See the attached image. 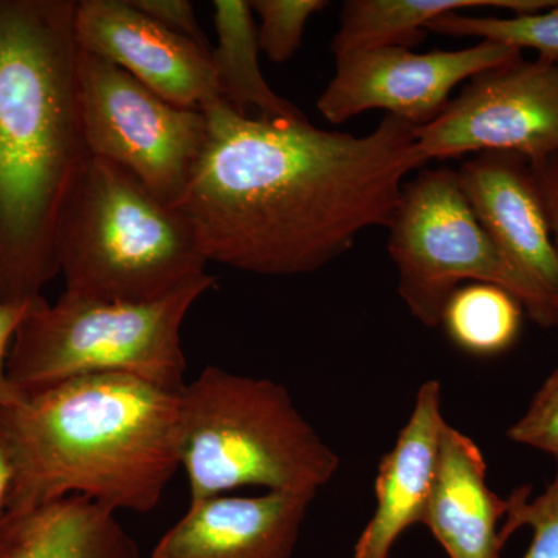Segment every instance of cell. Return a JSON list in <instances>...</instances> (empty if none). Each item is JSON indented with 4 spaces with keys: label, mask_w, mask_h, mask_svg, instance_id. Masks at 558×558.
<instances>
[{
    "label": "cell",
    "mask_w": 558,
    "mask_h": 558,
    "mask_svg": "<svg viewBox=\"0 0 558 558\" xmlns=\"http://www.w3.org/2000/svg\"><path fill=\"white\" fill-rule=\"evenodd\" d=\"M207 143L178 205L208 263L295 277L325 269L374 227L388 229L403 180L427 167L416 128L385 116L363 137L310 120L204 109Z\"/></svg>",
    "instance_id": "1"
},
{
    "label": "cell",
    "mask_w": 558,
    "mask_h": 558,
    "mask_svg": "<svg viewBox=\"0 0 558 558\" xmlns=\"http://www.w3.org/2000/svg\"><path fill=\"white\" fill-rule=\"evenodd\" d=\"M73 0H0V303L60 275L54 233L90 159Z\"/></svg>",
    "instance_id": "2"
},
{
    "label": "cell",
    "mask_w": 558,
    "mask_h": 558,
    "mask_svg": "<svg viewBox=\"0 0 558 558\" xmlns=\"http://www.w3.org/2000/svg\"><path fill=\"white\" fill-rule=\"evenodd\" d=\"M0 418L13 464L5 512L69 495L150 512L180 468L179 392L130 374L51 385Z\"/></svg>",
    "instance_id": "3"
},
{
    "label": "cell",
    "mask_w": 558,
    "mask_h": 558,
    "mask_svg": "<svg viewBox=\"0 0 558 558\" xmlns=\"http://www.w3.org/2000/svg\"><path fill=\"white\" fill-rule=\"evenodd\" d=\"M54 255L65 292L105 303H153L208 277L185 213L95 156L62 205Z\"/></svg>",
    "instance_id": "4"
},
{
    "label": "cell",
    "mask_w": 558,
    "mask_h": 558,
    "mask_svg": "<svg viewBox=\"0 0 558 558\" xmlns=\"http://www.w3.org/2000/svg\"><path fill=\"white\" fill-rule=\"evenodd\" d=\"M179 457L191 501L240 487L317 495L340 469L284 385L213 365L180 389Z\"/></svg>",
    "instance_id": "5"
},
{
    "label": "cell",
    "mask_w": 558,
    "mask_h": 558,
    "mask_svg": "<svg viewBox=\"0 0 558 558\" xmlns=\"http://www.w3.org/2000/svg\"><path fill=\"white\" fill-rule=\"evenodd\" d=\"M216 284L207 278L153 303H105L64 292L33 307L9 355L10 380L27 396L98 374H130L180 392L189 368L182 326L193 304Z\"/></svg>",
    "instance_id": "6"
},
{
    "label": "cell",
    "mask_w": 558,
    "mask_h": 558,
    "mask_svg": "<svg viewBox=\"0 0 558 558\" xmlns=\"http://www.w3.org/2000/svg\"><path fill=\"white\" fill-rule=\"evenodd\" d=\"M388 230L400 299L421 325L438 328L447 301L464 281L506 290L532 322L537 318L534 296L481 226L457 170L424 168L403 183Z\"/></svg>",
    "instance_id": "7"
},
{
    "label": "cell",
    "mask_w": 558,
    "mask_h": 558,
    "mask_svg": "<svg viewBox=\"0 0 558 558\" xmlns=\"http://www.w3.org/2000/svg\"><path fill=\"white\" fill-rule=\"evenodd\" d=\"M78 78L92 156L112 161L178 207L207 143L204 110L171 105L119 65L83 50Z\"/></svg>",
    "instance_id": "8"
},
{
    "label": "cell",
    "mask_w": 558,
    "mask_h": 558,
    "mask_svg": "<svg viewBox=\"0 0 558 558\" xmlns=\"http://www.w3.org/2000/svg\"><path fill=\"white\" fill-rule=\"evenodd\" d=\"M425 160L508 153L529 161L558 156V60H519L469 81L432 123L416 130Z\"/></svg>",
    "instance_id": "9"
},
{
    "label": "cell",
    "mask_w": 558,
    "mask_h": 558,
    "mask_svg": "<svg viewBox=\"0 0 558 558\" xmlns=\"http://www.w3.org/2000/svg\"><path fill=\"white\" fill-rule=\"evenodd\" d=\"M519 58L521 50L494 40L427 53L405 47L355 51L337 58L317 109L332 124L380 109L417 130L438 119L462 81Z\"/></svg>",
    "instance_id": "10"
},
{
    "label": "cell",
    "mask_w": 558,
    "mask_h": 558,
    "mask_svg": "<svg viewBox=\"0 0 558 558\" xmlns=\"http://www.w3.org/2000/svg\"><path fill=\"white\" fill-rule=\"evenodd\" d=\"M457 171L481 226L534 296L535 323L558 328V248L531 163L517 154L483 153Z\"/></svg>",
    "instance_id": "11"
},
{
    "label": "cell",
    "mask_w": 558,
    "mask_h": 558,
    "mask_svg": "<svg viewBox=\"0 0 558 558\" xmlns=\"http://www.w3.org/2000/svg\"><path fill=\"white\" fill-rule=\"evenodd\" d=\"M80 50L119 65L171 105L204 110L222 100L211 47L167 31L131 0H81L75 10Z\"/></svg>",
    "instance_id": "12"
},
{
    "label": "cell",
    "mask_w": 558,
    "mask_h": 558,
    "mask_svg": "<svg viewBox=\"0 0 558 558\" xmlns=\"http://www.w3.org/2000/svg\"><path fill=\"white\" fill-rule=\"evenodd\" d=\"M315 497L266 492L191 501L185 515L159 539L153 558H292Z\"/></svg>",
    "instance_id": "13"
},
{
    "label": "cell",
    "mask_w": 558,
    "mask_h": 558,
    "mask_svg": "<svg viewBox=\"0 0 558 558\" xmlns=\"http://www.w3.org/2000/svg\"><path fill=\"white\" fill-rule=\"evenodd\" d=\"M438 380L418 388L409 422L395 447L381 458L376 478V510L354 549V558H389L400 535L422 523L438 469L447 421Z\"/></svg>",
    "instance_id": "14"
},
{
    "label": "cell",
    "mask_w": 558,
    "mask_h": 558,
    "mask_svg": "<svg viewBox=\"0 0 558 558\" xmlns=\"http://www.w3.org/2000/svg\"><path fill=\"white\" fill-rule=\"evenodd\" d=\"M508 501L487 484V464L475 440L447 424L440 438L425 524L450 558H499V520Z\"/></svg>",
    "instance_id": "15"
},
{
    "label": "cell",
    "mask_w": 558,
    "mask_h": 558,
    "mask_svg": "<svg viewBox=\"0 0 558 558\" xmlns=\"http://www.w3.org/2000/svg\"><path fill=\"white\" fill-rule=\"evenodd\" d=\"M0 558H140V549L119 512L69 495L3 513Z\"/></svg>",
    "instance_id": "16"
},
{
    "label": "cell",
    "mask_w": 558,
    "mask_h": 558,
    "mask_svg": "<svg viewBox=\"0 0 558 558\" xmlns=\"http://www.w3.org/2000/svg\"><path fill=\"white\" fill-rule=\"evenodd\" d=\"M550 0H349L343 3L340 27L330 50L333 58L355 51L411 47L424 39L429 22L459 10L492 7L513 14L550 9Z\"/></svg>",
    "instance_id": "17"
},
{
    "label": "cell",
    "mask_w": 558,
    "mask_h": 558,
    "mask_svg": "<svg viewBox=\"0 0 558 558\" xmlns=\"http://www.w3.org/2000/svg\"><path fill=\"white\" fill-rule=\"evenodd\" d=\"M213 5L218 43L211 49V60L222 101L245 117L255 109L263 120L306 119L271 89L260 72L258 32L250 2L216 0Z\"/></svg>",
    "instance_id": "18"
},
{
    "label": "cell",
    "mask_w": 558,
    "mask_h": 558,
    "mask_svg": "<svg viewBox=\"0 0 558 558\" xmlns=\"http://www.w3.org/2000/svg\"><path fill=\"white\" fill-rule=\"evenodd\" d=\"M523 312L506 290L475 282L454 290L440 325L462 351L490 357L508 351L519 339Z\"/></svg>",
    "instance_id": "19"
},
{
    "label": "cell",
    "mask_w": 558,
    "mask_h": 558,
    "mask_svg": "<svg viewBox=\"0 0 558 558\" xmlns=\"http://www.w3.org/2000/svg\"><path fill=\"white\" fill-rule=\"evenodd\" d=\"M427 32L453 38H478L515 49L538 51L539 58L558 60V2L550 9L510 17H470L450 13L429 22Z\"/></svg>",
    "instance_id": "20"
},
{
    "label": "cell",
    "mask_w": 558,
    "mask_h": 558,
    "mask_svg": "<svg viewBox=\"0 0 558 558\" xmlns=\"http://www.w3.org/2000/svg\"><path fill=\"white\" fill-rule=\"evenodd\" d=\"M505 523L499 529L502 545L513 532L531 527L532 542L523 558H558V459L548 487L531 499V488H517L508 499Z\"/></svg>",
    "instance_id": "21"
},
{
    "label": "cell",
    "mask_w": 558,
    "mask_h": 558,
    "mask_svg": "<svg viewBox=\"0 0 558 558\" xmlns=\"http://www.w3.org/2000/svg\"><path fill=\"white\" fill-rule=\"evenodd\" d=\"M329 5L326 0H253V14L259 17V49L270 61L292 60L303 43L307 22Z\"/></svg>",
    "instance_id": "22"
},
{
    "label": "cell",
    "mask_w": 558,
    "mask_h": 558,
    "mask_svg": "<svg viewBox=\"0 0 558 558\" xmlns=\"http://www.w3.org/2000/svg\"><path fill=\"white\" fill-rule=\"evenodd\" d=\"M508 438L558 459V368L543 381L523 414L508 429Z\"/></svg>",
    "instance_id": "23"
},
{
    "label": "cell",
    "mask_w": 558,
    "mask_h": 558,
    "mask_svg": "<svg viewBox=\"0 0 558 558\" xmlns=\"http://www.w3.org/2000/svg\"><path fill=\"white\" fill-rule=\"evenodd\" d=\"M43 299L31 301V303H0V409H10L25 399V396L10 380L7 365H9L10 349L17 329L21 328L22 322L27 318L33 307Z\"/></svg>",
    "instance_id": "24"
},
{
    "label": "cell",
    "mask_w": 558,
    "mask_h": 558,
    "mask_svg": "<svg viewBox=\"0 0 558 558\" xmlns=\"http://www.w3.org/2000/svg\"><path fill=\"white\" fill-rule=\"evenodd\" d=\"M131 2L135 9L167 31L209 47L205 33L197 22L193 3L189 0H131Z\"/></svg>",
    "instance_id": "25"
},
{
    "label": "cell",
    "mask_w": 558,
    "mask_h": 558,
    "mask_svg": "<svg viewBox=\"0 0 558 558\" xmlns=\"http://www.w3.org/2000/svg\"><path fill=\"white\" fill-rule=\"evenodd\" d=\"M529 163L537 180L545 207L548 209L550 227H553L554 240L558 248V156L529 161Z\"/></svg>",
    "instance_id": "26"
},
{
    "label": "cell",
    "mask_w": 558,
    "mask_h": 558,
    "mask_svg": "<svg viewBox=\"0 0 558 558\" xmlns=\"http://www.w3.org/2000/svg\"><path fill=\"white\" fill-rule=\"evenodd\" d=\"M11 481H13V464H11L9 440L0 418V519L5 513Z\"/></svg>",
    "instance_id": "27"
}]
</instances>
